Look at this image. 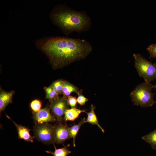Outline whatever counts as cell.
<instances>
[{
	"mask_svg": "<svg viewBox=\"0 0 156 156\" xmlns=\"http://www.w3.org/2000/svg\"><path fill=\"white\" fill-rule=\"evenodd\" d=\"M36 46L56 68L84 59L92 50L90 44L85 40L65 37L45 36L37 40Z\"/></svg>",
	"mask_w": 156,
	"mask_h": 156,
	"instance_id": "obj_1",
	"label": "cell"
},
{
	"mask_svg": "<svg viewBox=\"0 0 156 156\" xmlns=\"http://www.w3.org/2000/svg\"><path fill=\"white\" fill-rule=\"evenodd\" d=\"M51 22L66 35L73 32L79 34L90 28L91 20L86 11L73 10L65 4L55 5L51 11Z\"/></svg>",
	"mask_w": 156,
	"mask_h": 156,
	"instance_id": "obj_2",
	"label": "cell"
},
{
	"mask_svg": "<svg viewBox=\"0 0 156 156\" xmlns=\"http://www.w3.org/2000/svg\"><path fill=\"white\" fill-rule=\"evenodd\" d=\"M153 85L146 81L138 85L130 93L133 104L145 107H152L156 103L154 100V93L151 92Z\"/></svg>",
	"mask_w": 156,
	"mask_h": 156,
	"instance_id": "obj_3",
	"label": "cell"
},
{
	"mask_svg": "<svg viewBox=\"0 0 156 156\" xmlns=\"http://www.w3.org/2000/svg\"><path fill=\"white\" fill-rule=\"evenodd\" d=\"M135 66L139 76L144 81L150 83L156 80V64H153L139 54L134 53Z\"/></svg>",
	"mask_w": 156,
	"mask_h": 156,
	"instance_id": "obj_4",
	"label": "cell"
},
{
	"mask_svg": "<svg viewBox=\"0 0 156 156\" xmlns=\"http://www.w3.org/2000/svg\"><path fill=\"white\" fill-rule=\"evenodd\" d=\"M54 126L47 123L36 124L34 126V137L38 140L46 144L55 143Z\"/></svg>",
	"mask_w": 156,
	"mask_h": 156,
	"instance_id": "obj_5",
	"label": "cell"
},
{
	"mask_svg": "<svg viewBox=\"0 0 156 156\" xmlns=\"http://www.w3.org/2000/svg\"><path fill=\"white\" fill-rule=\"evenodd\" d=\"M51 103L50 108L53 116L58 123L61 122L63 115L69 108L66 100L63 97L59 98Z\"/></svg>",
	"mask_w": 156,
	"mask_h": 156,
	"instance_id": "obj_6",
	"label": "cell"
},
{
	"mask_svg": "<svg viewBox=\"0 0 156 156\" xmlns=\"http://www.w3.org/2000/svg\"><path fill=\"white\" fill-rule=\"evenodd\" d=\"M58 123L54 126V130L55 143L59 144L72 138L69 132V128L66 125Z\"/></svg>",
	"mask_w": 156,
	"mask_h": 156,
	"instance_id": "obj_7",
	"label": "cell"
},
{
	"mask_svg": "<svg viewBox=\"0 0 156 156\" xmlns=\"http://www.w3.org/2000/svg\"><path fill=\"white\" fill-rule=\"evenodd\" d=\"M50 111V109L46 107L35 113L33 118L36 123L40 124L56 121V118L52 115Z\"/></svg>",
	"mask_w": 156,
	"mask_h": 156,
	"instance_id": "obj_8",
	"label": "cell"
},
{
	"mask_svg": "<svg viewBox=\"0 0 156 156\" xmlns=\"http://www.w3.org/2000/svg\"><path fill=\"white\" fill-rule=\"evenodd\" d=\"M7 117L13 122L16 126L19 139L23 140L27 142H33V139L35 137L30 135L29 131L31 130L25 126L17 124L8 116Z\"/></svg>",
	"mask_w": 156,
	"mask_h": 156,
	"instance_id": "obj_9",
	"label": "cell"
},
{
	"mask_svg": "<svg viewBox=\"0 0 156 156\" xmlns=\"http://www.w3.org/2000/svg\"><path fill=\"white\" fill-rule=\"evenodd\" d=\"M14 91H1L0 94V112L3 110L6 107L12 102Z\"/></svg>",
	"mask_w": 156,
	"mask_h": 156,
	"instance_id": "obj_10",
	"label": "cell"
},
{
	"mask_svg": "<svg viewBox=\"0 0 156 156\" xmlns=\"http://www.w3.org/2000/svg\"><path fill=\"white\" fill-rule=\"evenodd\" d=\"M79 88L69 82L64 81L61 94L63 95V97L67 99L72 92H75L77 94L79 92Z\"/></svg>",
	"mask_w": 156,
	"mask_h": 156,
	"instance_id": "obj_11",
	"label": "cell"
},
{
	"mask_svg": "<svg viewBox=\"0 0 156 156\" xmlns=\"http://www.w3.org/2000/svg\"><path fill=\"white\" fill-rule=\"evenodd\" d=\"M85 110H81L76 108L67 109L64 113V120L65 122L67 121H74L82 112H86Z\"/></svg>",
	"mask_w": 156,
	"mask_h": 156,
	"instance_id": "obj_12",
	"label": "cell"
},
{
	"mask_svg": "<svg viewBox=\"0 0 156 156\" xmlns=\"http://www.w3.org/2000/svg\"><path fill=\"white\" fill-rule=\"evenodd\" d=\"M95 106L92 104L90 107V111L88 112H86L87 114V118L86 120V122H88L92 125H97L103 133L105 131L103 129L99 124L96 116L95 112Z\"/></svg>",
	"mask_w": 156,
	"mask_h": 156,
	"instance_id": "obj_13",
	"label": "cell"
},
{
	"mask_svg": "<svg viewBox=\"0 0 156 156\" xmlns=\"http://www.w3.org/2000/svg\"><path fill=\"white\" fill-rule=\"evenodd\" d=\"M85 118H83L76 125H74L69 128V132L73 138V145L75 147V142L76 136L79 132V130L81 125L86 122Z\"/></svg>",
	"mask_w": 156,
	"mask_h": 156,
	"instance_id": "obj_14",
	"label": "cell"
},
{
	"mask_svg": "<svg viewBox=\"0 0 156 156\" xmlns=\"http://www.w3.org/2000/svg\"><path fill=\"white\" fill-rule=\"evenodd\" d=\"M142 139L149 144L153 149L156 150V129L149 133L142 136Z\"/></svg>",
	"mask_w": 156,
	"mask_h": 156,
	"instance_id": "obj_15",
	"label": "cell"
},
{
	"mask_svg": "<svg viewBox=\"0 0 156 156\" xmlns=\"http://www.w3.org/2000/svg\"><path fill=\"white\" fill-rule=\"evenodd\" d=\"M44 90L46 93V98L51 103L59 98V94L54 90L51 85L47 87H45Z\"/></svg>",
	"mask_w": 156,
	"mask_h": 156,
	"instance_id": "obj_16",
	"label": "cell"
},
{
	"mask_svg": "<svg viewBox=\"0 0 156 156\" xmlns=\"http://www.w3.org/2000/svg\"><path fill=\"white\" fill-rule=\"evenodd\" d=\"M53 145L55 148L54 151L51 152V151H46V152L47 153L51 154L53 156H67L71 152L67 148L68 145L63 148H57L55 145Z\"/></svg>",
	"mask_w": 156,
	"mask_h": 156,
	"instance_id": "obj_17",
	"label": "cell"
},
{
	"mask_svg": "<svg viewBox=\"0 0 156 156\" xmlns=\"http://www.w3.org/2000/svg\"><path fill=\"white\" fill-rule=\"evenodd\" d=\"M64 81L58 80L54 82L51 86L54 90L59 94H61Z\"/></svg>",
	"mask_w": 156,
	"mask_h": 156,
	"instance_id": "obj_18",
	"label": "cell"
},
{
	"mask_svg": "<svg viewBox=\"0 0 156 156\" xmlns=\"http://www.w3.org/2000/svg\"><path fill=\"white\" fill-rule=\"evenodd\" d=\"M30 106L31 109L34 112L36 113L41 109V103L39 100L36 99L31 101Z\"/></svg>",
	"mask_w": 156,
	"mask_h": 156,
	"instance_id": "obj_19",
	"label": "cell"
},
{
	"mask_svg": "<svg viewBox=\"0 0 156 156\" xmlns=\"http://www.w3.org/2000/svg\"><path fill=\"white\" fill-rule=\"evenodd\" d=\"M146 50L149 54L150 58H156V43L149 45Z\"/></svg>",
	"mask_w": 156,
	"mask_h": 156,
	"instance_id": "obj_20",
	"label": "cell"
},
{
	"mask_svg": "<svg viewBox=\"0 0 156 156\" xmlns=\"http://www.w3.org/2000/svg\"><path fill=\"white\" fill-rule=\"evenodd\" d=\"M82 91L81 90L77 94L78 96L77 98V102L80 105H85L88 101V99L85 97L82 94Z\"/></svg>",
	"mask_w": 156,
	"mask_h": 156,
	"instance_id": "obj_21",
	"label": "cell"
},
{
	"mask_svg": "<svg viewBox=\"0 0 156 156\" xmlns=\"http://www.w3.org/2000/svg\"><path fill=\"white\" fill-rule=\"evenodd\" d=\"M68 105L71 108H75L77 107V98L76 97L72 96H69L66 99Z\"/></svg>",
	"mask_w": 156,
	"mask_h": 156,
	"instance_id": "obj_22",
	"label": "cell"
},
{
	"mask_svg": "<svg viewBox=\"0 0 156 156\" xmlns=\"http://www.w3.org/2000/svg\"><path fill=\"white\" fill-rule=\"evenodd\" d=\"M153 88L155 89L156 91V83L154 85H153Z\"/></svg>",
	"mask_w": 156,
	"mask_h": 156,
	"instance_id": "obj_23",
	"label": "cell"
}]
</instances>
